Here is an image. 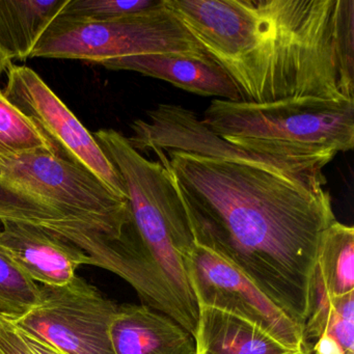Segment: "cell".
<instances>
[{"label": "cell", "mask_w": 354, "mask_h": 354, "mask_svg": "<svg viewBox=\"0 0 354 354\" xmlns=\"http://www.w3.org/2000/svg\"><path fill=\"white\" fill-rule=\"evenodd\" d=\"M175 182L194 244L243 273L304 327L325 230L328 192L246 163L154 153Z\"/></svg>", "instance_id": "1"}, {"label": "cell", "mask_w": 354, "mask_h": 354, "mask_svg": "<svg viewBox=\"0 0 354 354\" xmlns=\"http://www.w3.org/2000/svg\"><path fill=\"white\" fill-rule=\"evenodd\" d=\"M243 102L354 101V0H165Z\"/></svg>", "instance_id": "2"}, {"label": "cell", "mask_w": 354, "mask_h": 354, "mask_svg": "<svg viewBox=\"0 0 354 354\" xmlns=\"http://www.w3.org/2000/svg\"><path fill=\"white\" fill-rule=\"evenodd\" d=\"M0 214L42 215L41 221L94 234L91 259L123 239L133 225L129 204L100 180L57 153L0 157Z\"/></svg>", "instance_id": "3"}, {"label": "cell", "mask_w": 354, "mask_h": 354, "mask_svg": "<svg viewBox=\"0 0 354 354\" xmlns=\"http://www.w3.org/2000/svg\"><path fill=\"white\" fill-rule=\"evenodd\" d=\"M93 136L121 176L142 244L196 330L198 306L183 261L194 241L171 173L158 160L142 156L115 130L101 129Z\"/></svg>", "instance_id": "4"}, {"label": "cell", "mask_w": 354, "mask_h": 354, "mask_svg": "<svg viewBox=\"0 0 354 354\" xmlns=\"http://www.w3.org/2000/svg\"><path fill=\"white\" fill-rule=\"evenodd\" d=\"M201 121L219 138L263 152L335 157L354 147V101L215 99Z\"/></svg>", "instance_id": "5"}, {"label": "cell", "mask_w": 354, "mask_h": 354, "mask_svg": "<svg viewBox=\"0 0 354 354\" xmlns=\"http://www.w3.org/2000/svg\"><path fill=\"white\" fill-rule=\"evenodd\" d=\"M205 53L183 22L161 0L157 7L111 21L59 17L35 47L30 59L104 62L151 53Z\"/></svg>", "instance_id": "6"}, {"label": "cell", "mask_w": 354, "mask_h": 354, "mask_svg": "<svg viewBox=\"0 0 354 354\" xmlns=\"http://www.w3.org/2000/svg\"><path fill=\"white\" fill-rule=\"evenodd\" d=\"M130 128L132 134L128 142L140 153L177 151L246 163L313 186L324 187L326 180L322 171L333 158L242 148L213 133L194 111L171 103H161L147 111L146 119L136 120Z\"/></svg>", "instance_id": "7"}, {"label": "cell", "mask_w": 354, "mask_h": 354, "mask_svg": "<svg viewBox=\"0 0 354 354\" xmlns=\"http://www.w3.org/2000/svg\"><path fill=\"white\" fill-rule=\"evenodd\" d=\"M40 301L9 318L66 354H115L111 326L119 306L76 275L63 286H40Z\"/></svg>", "instance_id": "8"}, {"label": "cell", "mask_w": 354, "mask_h": 354, "mask_svg": "<svg viewBox=\"0 0 354 354\" xmlns=\"http://www.w3.org/2000/svg\"><path fill=\"white\" fill-rule=\"evenodd\" d=\"M5 73L3 94L40 128L59 155L90 171L115 196L127 200L121 176L96 138L39 74L13 63Z\"/></svg>", "instance_id": "9"}, {"label": "cell", "mask_w": 354, "mask_h": 354, "mask_svg": "<svg viewBox=\"0 0 354 354\" xmlns=\"http://www.w3.org/2000/svg\"><path fill=\"white\" fill-rule=\"evenodd\" d=\"M183 261L198 306H212L241 317L288 348L313 352L304 339V326L227 261L196 244Z\"/></svg>", "instance_id": "10"}, {"label": "cell", "mask_w": 354, "mask_h": 354, "mask_svg": "<svg viewBox=\"0 0 354 354\" xmlns=\"http://www.w3.org/2000/svg\"><path fill=\"white\" fill-rule=\"evenodd\" d=\"M0 245L22 270L44 286H63L76 277L90 257L77 246L55 234L17 221H0Z\"/></svg>", "instance_id": "11"}, {"label": "cell", "mask_w": 354, "mask_h": 354, "mask_svg": "<svg viewBox=\"0 0 354 354\" xmlns=\"http://www.w3.org/2000/svg\"><path fill=\"white\" fill-rule=\"evenodd\" d=\"M101 66L115 71L138 72L201 96L241 100L229 74L207 53H151L113 59Z\"/></svg>", "instance_id": "12"}, {"label": "cell", "mask_w": 354, "mask_h": 354, "mask_svg": "<svg viewBox=\"0 0 354 354\" xmlns=\"http://www.w3.org/2000/svg\"><path fill=\"white\" fill-rule=\"evenodd\" d=\"M111 341L115 354H196L192 333L146 304L119 306Z\"/></svg>", "instance_id": "13"}, {"label": "cell", "mask_w": 354, "mask_h": 354, "mask_svg": "<svg viewBox=\"0 0 354 354\" xmlns=\"http://www.w3.org/2000/svg\"><path fill=\"white\" fill-rule=\"evenodd\" d=\"M196 354H312L291 349L258 325L231 313L198 306Z\"/></svg>", "instance_id": "14"}, {"label": "cell", "mask_w": 354, "mask_h": 354, "mask_svg": "<svg viewBox=\"0 0 354 354\" xmlns=\"http://www.w3.org/2000/svg\"><path fill=\"white\" fill-rule=\"evenodd\" d=\"M69 0H0V55L30 59L35 47Z\"/></svg>", "instance_id": "15"}, {"label": "cell", "mask_w": 354, "mask_h": 354, "mask_svg": "<svg viewBox=\"0 0 354 354\" xmlns=\"http://www.w3.org/2000/svg\"><path fill=\"white\" fill-rule=\"evenodd\" d=\"M317 272L330 297L354 292V229L335 221L325 230Z\"/></svg>", "instance_id": "16"}, {"label": "cell", "mask_w": 354, "mask_h": 354, "mask_svg": "<svg viewBox=\"0 0 354 354\" xmlns=\"http://www.w3.org/2000/svg\"><path fill=\"white\" fill-rule=\"evenodd\" d=\"M40 151L59 154L40 128L11 102L0 88V157Z\"/></svg>", "instance_id": "17"}, {"label": "cell", "mask_w": 354, "mask_h": 354, "mask_svg": "<svg viewBox=\"0 0 354 354\" xmlns=\"http://www.w3.org/2000/svg\"><path fill=\"white\" fill-rule=\"evenodd\" d=\"M40 286L0 245V314L15 318L40 301Z\"/></svg>", "instance_id": "18"}, {"label": "cell", "mask_w": 354, "mask_h": 354, "mask_svg": "<svg viewBox=\"0 0 354 354\" xmlns=\"http://www.w3.org/2000/svg\"><path fill=\"white\" fill-rule=\"evenodd\" d=\"M161 0H69L61 17L80 21H111L157 7Z\"/></svg>", "instance_id": "19"}, {"label": "cell", "mask_w": 354, "mask_h": 354, "mask_svg": "<svg viewBox=\"0 0 354 354\" xmlns=\"http://www.w3.org/2000/svg\"><path fill=\"white\" fill-rule=\"evenodd\" d=\"M322 337L333 339L342 353L354 354V292L330 297Z\"/></svg>", "instance_id": "20"}, {"label": "cell", "mask_w": 354, "mask_h": 354, "mask_svg": "<svg viewBox=\"0 0 354 354\" xmlns=\"http://www.w3.org/2000/svg\"><path fill=\"white\" fill-rule=\"evenodd\" d=\"M0 354H36L15 323L0 314Z\"/></svg>", "instance_id": "21"}, {"label": "cell", "mask_w": 354, "mask_h": 354, "mask_svg": "<svg viewBox=\"0 0 354 354\" xmlns=\"http://www.w3.org/2000/svg\"><path fill=\"white\" fill-rule=\"evenodd\" d=\"M17 326V325H16ZM18 327V326H17ZM19 328V327H18ZM20 329V328H19ZM22 335H24L26 341L28 342L30 347L34 350L35 353L36 354H66L64 352H62L61 350L57 349V348L53 347L50 344L45 342L44 339H40V337H37V335H32V333H26V331L21 330Z\"/></svg>", "instance_id": "22"}, {"label": "cell", "mask_w": 354, "mask_h": 354, "mask_svg": "<svg viewBox=\"0 0 354 354\" xmlns=\"http://www.w3.org/2000/svg\"><path fill=\"white\" fill-rule=\"evenodd\" d=\"M10 64L11 63H8V62L5 61L3 57L0 55V76H1V74L5 73L6 70H7L8 66H9Z\"/></svg>", "instance_id": "23"}, {"label": "cell", "mask_w": 354, "mask_h": 354, "mask_svg": "<svg viewBox=\"0 0 354 354\" xmlns=\"http://www.w3.org/2000/svg\"><path fill=\"white\" fill-rule=\"evenodd\" d=\"M312 354H321V353H320V352L315 351V350H313V353Z\"/></svg>", "instance_id": "24"}]
</instances>
